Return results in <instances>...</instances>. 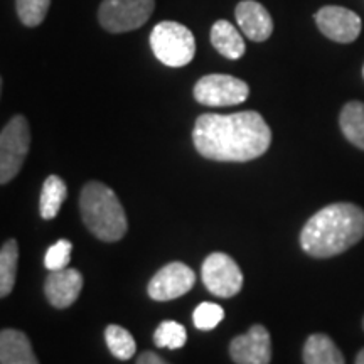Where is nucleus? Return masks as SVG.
Wrapping results in <instances>:
<instances>
[{"instance_id":"obj_26","label":"nucleus","mask_w":364,"mask_h":364,"mask_svg":"<svg viewBox=\"0 0 364 364\" xmlns=\"http://www.w3.org/2000/svg\"><path fill=\"white\" fill-rule=\"evenodd\" d=\"M356 364H364V349L361 353L358 354V358H356Z\"/></svg>"},{"instance_id":"obj_22","label":"nucleus","mask_w":364,"mask_h":364,"mask_svg":"<svg viewBox=\"0 0 364 364\" xmlns=\"http://www.w3.org/2000/svg\"><path fill=\"white\" fill-rule=\"evenodd\" d=\"M51 6V0H16L17 16L27 27H38L43 24L46 14Z\"/></svg>"},{"instance_id":"obj_5","label":"nucleus","mask_w":364,"mask_h":364,"mask_svg":"<svg viewBox=\"0 0 364 364\" xmlns=\"http://www.w3.org/2000/svg\"><path fill=\"white\" fill-rule=\"evenodd\" d=\"M31 147L27 118L16 115L0 132V184H7L19 174Z\"/></svg>"},{"instance_id":"obj_4","label":"nucleus","mask_w":364,"mask_h":364,"mask_svg":"<svg viewBox=\"0 0 364 364\" xmlns=\"http://www.w3.org/2000/svg\"><path fill=\"white\" fill-rule=\"evenodd\" d=\"M150 48L162 65L182 68L189 65L196 54L194 34L179 22L164 21L150 33Z\"/></svg>"},{"instance_id":"obj_28","label":"nucleus","mask_w":364,"mask_h":364,"mask_svg":"<svg viewBox=\"0 0 364 364\" xmlns=\"http://www.w3.org/2000/svg\"><path fill=\"white\" fill-rule=\"evenodd\" d=\"M363 75H364V70H363Z\"/></svg>"},{"instance_id":"obj_16","label":"nucleus","mask_w":364,"mask_h":364,"mask_svg":"<svg viewBox=\"0 0 364 364\" xmlns=\"http://www.w3.org/2000/svg\"><path fill=\"white\" fill-rule=\"evenodd\" d=\"M306 364H344V356L329 336L314 334L304 346Z\"/></svg>"},{"instance_id":"obj_3","label":"nucleus","mask_w":364,"mask_h":364,"mask_svg":"<svg viewBox=\"0 0 364 364\" xmlns=\"http://www.w3.org/2000/svg\"><path fill=\"white\" fill-rule=\"evenodd\" d=\"M80 208L86 228L97 238L112 243L125 236V211L117 194L108 186L97 181L88 182L81 191Z\"/></svg>"},{"instance_id":"obj_14","label":"nucleus","mask_w":364,"mask_h":364,"mask_svg":"<svg viewBox=\"0 0 364 364\" xmlns=\"http://www.w3.org/2000/svg\"><path fill=\"white\" fill-rule=\"evenodd\" d=\"M0 364H39L24 332L16 329L0 331Z\"/></svg>"},{"instance_id":"obj_9","label":"nucleus","mask_w":364,"mask_h":364,"mask_svg":"<svg viewBox=\"0 0 364 364\" xmlns=\"http://www.w3.org/2000/svg\"><path fill=\"white\" fill-rule=\"evenodd\" d=\"M194 282L196 273L188 265L181 262H172L152 277V280L149 282L147 292L150 299L166 302V300H174L188 294L194 287Z\"/></svg>"},{"instance_id":"obj_7","label":"nucleus","mask_w":364,"mask_h":364,"mask_svg":"<svg viewBox=\"0 0 364 364\" xmlns=\"http://www.w3.org/2000/svg\"><path fill=\"white\" fill-rule=\"evenodd\" d=\"M248 95V85L230 75L203 76L194 86V98L206 107H233L243 103Z\"/></svg>"},{"instance_id":"obj_15","label":"nucleus","mask_w":364,"mask_h":364,"mask_svg":"<svg viewBox=\"0 0 364 364\" xmlns=\"http://www.w3.org/2000/svg\"><path fill=\"white\" fill-rule=\"evenodd\" d=\"M211 44L221 56L228 59H240L247 49L238 29L228 21H218L211 27Z\"/></svg>"},{"instance_id":"obj_21","label":"nucleus","mask_w":364,"mask_h":364,"mask_svg":"<svg viewBox=\"0 0 364 364\" xmlns=\"http://www.w3.org/2000/svg\"><path fill=\"white\" fill-rule=\"evenodd\" d=\"M186 341H188V332L186 327L181 326L176 321H164L154 332V343L157 348L167 349H181L184 348Z\"/></svg>"},{"instance_id":"obj_19","label":"nucleus","mask_w":364,"mask_h":364,"mask_svg":"<svg viewBox=\"0 0 364 364\" xmlns=\"http://www.w3.org/2000/svg\"><path fill=\"white\" fill-rule=\"evenodd\" d=\"M19 263V247L16 240H9L0 248V299L7 297L14 290Z\"/></svg>"},{"instance_id":"obj_13","label":"nucleus","mask_w":364,"mask_h":364,"mask_svg":"<svg viewBox=\"0 0 364 364\" xmlns=\"http://www.w3.org/2000/svg\"><path fill=\"white\" fill-rule=\"evenodd\" d=\"M236 22L250 41L263 43L273 33V21L265 7L255 0H243L236 6Z\"/></svg>"},{"instance_id":"obj_1","label":"nucleus","mask_w":364,"mask_h":364,"mask_svg":"<svg viewBox=\"0 0 364 364\" xmlns=\"http://www.w3.org/2000/svg\"><path fill=\"white\" fill-rule=\"evenodd\" d=\"M193 142L196 150L209 161L248 162L267 152L272 130L258 112L204 113L194 124Z\"/></svg>"},{"instance_id":"obj_23","label":"nucleus","mask_w":364,"mask_h":364,"mask_svg":"<svg viewBox=\"0 0 364 364\" xmlns=\"http://www.w3.org/2000/svg\"><path fill=\"white\" fill-rule=\"evenodd\" d=\"M71 250L73 245L71 241L68 240H59L53 247H49L48 252H46L44 257V267L48 268L49 272L63 270V268H68L71 260Z\"/></svg>"},{"instance_id":"obj_20","label":"nucleus","mask_w":364,"mask_h":364,"mask_svg":"<svg viewBox=\"0 0 364 364\" xmlns=\"http://www.w3.org/2000/svg\"><path fill=\"white\" fill-rule=\"evenodd\" d=\"M105 339H107V346L110 353L117 359H122V361L130 359L136 351L134 336L122 326H108L107 331H105Z\"/></svg>"},{"instance_id":"obj_12","label":"nucleus","mask_w":364,"mask_h":364,"mask_svg":"<svg viewBox=\"0 0 364 364\" xmlns=\"http://www.w3.org/2000/svg\"><path fill=\"white\" fill-rule=\"evenodd\" d=\"M83 289V275L75 268H63L49 273L46 279V297L56 309H66L75 304Z\"/></svg>"},{"instance_id":"obj_11","label":"nucleus","mask_w":364,"mask_h":364,"mask_svg":"<svg viewBox=\"0 0 364 364\" xmlns=\"http://www.w3.org/2000/svg\"><path fill=\"white\" fill-rule=\"evenodd\" d=\"M230 354L236 364H270V332L260 324L252 326L247 334L231 341Z\"/></svg>"},{"instance_id":"obj_10","label":"nucleus","mask_w":364,"mask_h":364,"mask_svg":"<svg viewBox=\"0 0 364 364\" xmlns=\"http://www.w3.org/2000/svg\"><path fill=\"white\" fill-rule=\"evenodd\" d=\"M318 31L336 43H353L361 34V19L356 12L339 6H326L316 14Z\"/></svg>"},{"instance_id":"obj_17","label":"nucleus","mask_w":364,"mask_h":364,"mask_svg":"<svg viewBox=\"0 0 364 364\" xmlns=\"http://www.w3.org/2000/svg\"><path fill=\"white\" fill-rule=\"evenodd\" d=\"M68 196V189L65 181L58 176H49L44 181L43 191H41L39 199V211L44 220H53L58 216L59 209L65 203Z\"/></svg>"},{"instance_id":"obj_2","label":"nucleus","mask_w":364,"mask_h":364,"mask_svg":"<svg viewBox=\"0 0 364 364\" xmlns=\"http://www.w3.org/2000/svg\"><path fill=\"white\" fill-rule=\"evenodd\" d=\"M364 236V211L356 204H329L306 223L300 245L314 258H329L349 250Z\"/></svg>"},{"instance_id":"obj_24","label":"nucleus","mask_w":364,"mask_h":364,"mask_svg":"<svg viewBox=\"0 0 364 364\" xmlns=\"http://www.w3.org/2000/svg\"><path fill=\"white\" fill-rule=\"evenodd\" d=\"M223 317H225V311H223L221 306L211 302H204L201 306H198V309L194 311L193 321L198 329L211 331L220 324Z\"/></svg>"},{"instance_id":"obj_8","label":"nucleus","mask_w":364,"mask_h":364,"mask_svg":"<svg viewBox=\"0 0 364 364\" xmlns=\"http://www.w3.org/2000/svg\"><path fill=\"white\" fill-rule=\"evenodd\" d=\"M201 277L204 287L221 299L235 297L243 287V273L226 253H211L203 263Z\"/></svg>"},{"instance_id":"obj_27","label":"nucleus","mask_w":364,"mask_h":364,"mask_svg":"<svg viewBox=\"0 0 364 364\" xmlns=\"http://www.w3.org/2000/svg\"><path fill=\"white\" fill-rule=\"evenodd\" d=\"M0 91H2V78H0Z\"/></svg>"},{"instance_id":"obj_25","label":"nucleus","mask_w":364,"mask_h":364,"mask_svg":"<svg viewBox=\"0 0 364 364\" xmlns=\"http://www.w3.org/2000/svg\"><path fill=\"white\" fill-rule=\"evenodd\" d=\"M136 364H169L166 363L161 356H157L156 353L152 351H145L140 354V358L136 359Z\"/></svg>"},{"instance_id":"obj_18","label":"nucleus","mask_w":364,"mask_h":364,"mask_svg":"<svg viewBox=\"0 0 364 364\" xmlns=\"http://www.w3.org/2000/svg\"><path fill=\"white\" fill-rule=\"evenodd\" d=\"M341 130L349 142L364 150V103L349 102L339 117Z\"/></svg>"},{"instance_id":"obj_6","label":"nucleus","mask_w":364,"mask_h":364,"mask_svg":"<svg viewBox=\"0 0 364 364\" xmlns=\"http://www.w3.org/2000/svg\"><path fill=\"white\" fill-rule=\"evenodd\" d=\"M154 7L156 0H103L98 21L108 33H129L142 27L150 19Z\"/></svg>"}]
</instances>
